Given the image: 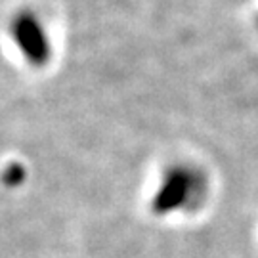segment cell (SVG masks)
<instances>
[{"label": "cell", "instance_id": "cell-1", "mask_svg": "<svg viewBox=\"0 0 258 258\" xmlns=\"http://www.w3.org/2000/svg\"><path fill=\"white\" fill-rule=\"evenodd\" d=\"M201 182L197 172L185 166L172 168L170 172H166L163 184L159 185L155 199H153V209L159 214L165 212H174L194 203L195 197L199 195Z\"/></svg>", "mask_w": 258, "mask_h": 258}, {"label": "cell", "instance_id": "cell-2", "mask_svg": "<svg viewBox=\"0 0 258 258\" xmlns=\"http://www.w3.org/2000/svg\"><path fill=\"white\" fill-rule=\"evenodd\" d=\"M14 40L18 42L21 54L27 57L31 63L42 65L48 59L50 46L48 38L44 37L42 29L33 18H21L18 19L14 27Z\"/></svg>", "mask_w": 258, "mask_h": 258}]
</instances>
